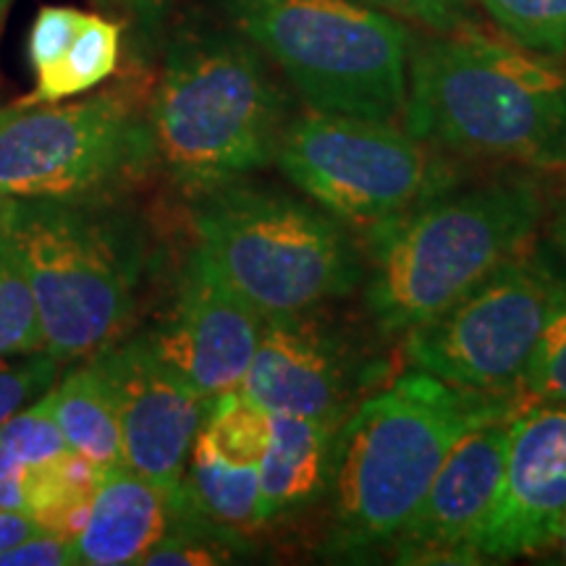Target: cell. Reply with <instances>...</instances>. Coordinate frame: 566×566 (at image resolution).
<instances>
[{"instance_id":"cell-9","label":"cell","mask_w":566,"mask_h":566,"mask_svg":"<svg viewBox=\"0 0 566 566\" xmlns=\"http://www.w3.org/2000/svg\"><path fill=\"white\" fill-rule=\"evenodd\" d=\"M564 292L566 281L548 252L530 247L443 313L407 331L409 365L467 391L525 399L537 338Z\"/></svg>"},{"instance_id":"cell-33","label":"cell","mask_w":566,"mask_h":566,"mask_svg":"<svg viewBox=\"0 0 566 566\" xmlns=\"http://www.w3.org/2000/svg\"><path fill=\"white\" fill-rule=\"evenodd\" d=\"M126 11L132 13L134 24L145 40L158 38L163 21H166L171 0H124Z\"/></svg>"},{"instance_id":"cell-19","label":"cell","mask_w":566,"mask_h":566,"mask_svg":"<svg viewBox=\"0 0 566 566\" xmlns=\"http://www.w3.org/2000/svg\"><path fill=\"white\" fill-rule=\"evenodd\" d=\"M181 491L189 506L208 525L221 530L233 541L244 543L247 535L263 527L258 467L223 462L221 457L195 441L181 478Z\"/></svg>"},{"instance_id":"cell-7","label":"cell","mask_w":566,"mask_h":566,"mask_svg":"<svg viewBox=\"0 0 566 566\" xmlns=\"http://www.w3.org/2000/svg\"><path fill=\"white\" fill-rule=\"evenodd\" d=\"M192 200L197 247L263 315L325 307L363 283V250L315 202L247 179Z\"/></svg>"},{"instance_id":"cell-12","label":"cell","mask_w":566,"mask_h":566,"mask_svg":"<svg viewBox=\"0 0 566 566\" xmlns=\"http://www.w3.org/2000/svg\"><path fill=\"white\" fill-rule=\"evenodd\" d=\"M566 516V407L530 405L509 422L499 495L472 541V564L533 556Z\"/></svg>"},{"instance_id":"cell-21","label":"cell","mask_w":566,"mask_h":566,"mask_svg":"<svg viewBox=\"0 0 566 566\" xmlns=\"http://www.w3.org/2000/svg\"><path fill=\"white\" fill-rule=\"evenodd\" d=\"M118 51H122V27L111 19L87 13L82 30L76 32L63 59L51 71L38 76V87L19 103H59L63 97L97 87L116 69Z\"/></svg>"},{"instance_id":"cell-13","label":"cell","mask_w":566,"mask_h":566,"mask_svg":"<svg viewBox=\"0 0 566 566\" xmlns=\"http://www.w3.org/2000/svg\"><path fill=\"white\" fill-rule=\"evenodd\" d=\"M263 323L265 315L197 247L181 271L171 313L150 338L163 363L212 401L242 388Z\"/></svg>"},{"instance_id":"cell-22","label":"cell","mask_w":566,"mask_h":566,"mask_svg":"<svg viewBox=\"0 0 566 566\" xmlns=\"http://www.w3.org/2000/svg\"><path fill=\"white\" fill-rule=\"evenodd\" d=\"M195 441L223 462L260 467L271 441V412L247 394L229 391L212 399Z\"/></svg>"},{"instance_id":"cell-30","label":"cell","mask_w":566,"mask_h":566,"mask_svg":"<svg viewBox=\"0 0 566 566\" xmlns=\"http://www.w3.org/2000/svg\"><path fill=\"white\" fill-rule=\"evenodd\" d=\"M76 548L71 537L59 533H38L0 554V566H74Z\"/></svg>"},{"instance_id":"cell-36","label":"cell","mask_w":566,"mask_h":566,"mask_svg":"<svg viewBox=\"0 0 566 566\" xmlns=\"http://www.w3.org/2000/svg\"><path fill=\"white\" fill-rule=\"evenodd\" d=\"M11 3H13V0H0V24H3V19H6V13H9Z\"/></svg>"},{"instance_id":"cell-1","label":"cell","mask_w":566,"mask_h":566,"mask_svg":"<svg viewBox=\"0 0 566 566\" xmlns=\"http://www.w3.org/2000/svg\"><path fill=\"white\" fill-rule=\"evenodd\" d=\"M525 407L522 396L475 394L412 370L352 409L336 436L321 554L365 562L391 548L459 438Z\"/></svg>"},{"instance_id":"cell-4","label":"cell","mask_w":566,"mask_h":566,"mask_svg":"<svg viewBox=\"0 0 566 566\" xmlns=\"http://www.w3.org/2000/svg\"><path fill=\"white\" fill-rule=\"evenodd\" d=\"M546 216L525 174L459 187L375 226L365 244V304L384 336H405L535 247Z\"/></svg>"},{"instance_id":"cell-32","label":"cell","mask_w":566,"mask_h":566,"mask_svg":"<svg viewBox=\"0 0 566 566\" xmlns=\"http://www.w3.org/2000/svg\"><path fill=\"white\" fill-rule=\"evenodd\" d=\"M45 533L30 512H19V509H0V554L27 541V537Z\"/></svg>"},{"instance_id":"cell-24","label":"cell","mask_w":566,"mask_h":566,"mask_svg":"<svg viewBox=\"0 0 566 566\" xmlns=\"http://www.w3.org/2000/svg\"><path fill=\"white\" fill-rule=\"evenodd\" d=\"M45 349L38 304H34L24 265L9 233L0 226V357Z\"/></svg>"},{"instance_id":"cell-15","label":"cell","mask_w":566,"mask_h":566,"mask_svg":"<svg viewBox=\"0 0 566 566\" xmlns=\"http://www.w3.org/2000/svg\"><path fill=\"white\" fill-rule=\"evenodd\" d=\"M509 422L478 424L459 438L388 548L396 562L472 564V541L499 495Z\"/></svg>"},{"instance_id":"cell-8","label":"cell","mask_w":566,"mask_h":566,"mask_svg":"<svg viewBox=\"0 0 566 566\" xmlns=\"http://www.w3.org/2000/svg\"><path fill=\"white\" fill-rule=\"evenodd\" d=\"M275 163L317 208L367 231L464 184L459 163L386 118L292 116Z\"/></svg>"},{"instance_id":"cell-25","label":"cell","mask_w":566,"mask_h":566,"mask_svg":"<svg viewBox=\"0 0 566 566\" xmlns=\"http://www.w3.org/2000/svg\"><path fill=\"white\" fill-rule=\"evenodd\" d=\"M527 405L566 407V292L551 310L525 378Z\"/></svg>"},{"instance_id":"cell-27","label":"cell","mask_w":566,"mask_h":566,"mask_svg":"<svg viewBox=\"0 0 566 566\" xmlns=\"http://www.w3.org/2000/svg\"><path fill=\"white\" fill-rule=\"evenodd\" d=\"M55 375H59V359L48 352H34L32 357L19 363L0 359V424L17 415L27 401L45 394V388L53 386Z\"/></svg>"},{"instance_id":"cell-20","label":"cell","mask_w":566,"mask_h":566,"mask_svg":"<svg viewBox=\"0 0 566 566\" xmlns=\"http://www.w3.org/2000/svg\"><path fill=\"white\" fill-rule=\"evenodd\" d=\"M103 467L92 459L66 451L51 462L27 470V512L48 533L76 541L87 525L92 495L103 478Z\"/></svg>"},{"instance_id":"cell-10","label":"cell","mask_w":566,"mask_h":566,"mask_svg":"<svg viewBox=\"0 0 566 566\" xmlns=\"http://www.w3.org/2000/svg\"><path fill=\"white\" fill-rule=\"evenodd\" d=\"M153 158L147 118L122 92L0 108V197L108 200Z\"/></svg>"},{"instance_id":"cell-29","label":"cell","mask_w":566,"mask_h":566,"mask_svg":"<svg viewBox=\"0 0 566 566\" xmlns=\"http://www.w3.org/2000/svg\"><path fill=\"white\" fill-rule=\"evenodd\" d=\"M373 9L391 13L407 24L424 27L428 32H451L472 27V0H363Z\"/></svg>"},{"instance_id":"cell-23","label":"cell","mask_w":566,"mask_h":566,"mask_svg":"<svg viewBox=\"0 0 566 566\" xmlns=\"http://www.w3.org/2000/svg\"><path fill=\"white\" fill-rule=\"evenodd\" d=\"M522 51L566 59V0H472Z\"/></svg>"},{"instance_id":"cell-3","label":"cell","mask_w":566,"mask_h":566,"mask_svg":"<svg viewBox=\"0 0 566 566\" xmlns=\"http://www.w3.org/2000/svg\"><path fill=\"white\" fill-rule=\"evenodd\" d=\"M292 97L271 61L231 27H184L166 45L150 116L153 158L200 197L275 160Z\"/></svg>"},{"instance_id":"cell-18","label":"cell","mask_w":566,"mask_h":566,"mask_svg":"<svg viewBox=\"0 0 566 566\" xmlns=\"http://www.w3.org/2000/svg\"><path fill=\"white\" fill-rule=\"evenodd\" d=\"M45 399L71 451L92 459L103 470L124 464L116 399L95 357L71 370Z\"/></svg>"},{"instance_id":"cell-14","label":"cell","mask_w":566,"mask_h":566,"mask_svg":"<svg viewBox=\"0 0 566 566\" xmlns=\"http://www.w3.org/2000/svg\"><path fill=\"white\" fill-rule=\"evenodd\" d=\"M357 352L323 307L265 315L263 334L239 391L268 412L349 415L359 386Z\"/></svg>"},{"instance_id":"cell-2","label":"cell","mask_w":566,"mask_h":566,"mask_svg":"<svg viewBox=\"0 0 566 566\" xmlns=\"http://www.w3.org/2000/svg\"><path fill=\"white\" fill-rule=\"evenodd\" d=\"M401 116L443 153L566 174V76L475 27L415 38Z\"/></svg>"},{"instance_id":"cell-17","label":"cell","mask_w":566,"mask_h":566,"mask_svg":"<svg viewBox=\"0 0 566 566\" xmlns=\"http://www.w3.org/2000/svg\"><path fill=\"white\" fill-rule=\"evenodd\" d=\"M342 422L271 412V441L258 467L263 525L307 512L325 499Z\"/></svg>"},{"instance_id":"cell-31","label":"cell","mask_w":566,"mask_h":566,"mask_svg":"<svg viewBox=\"0 0 566 566\" xmlns=\"http://www.w3.org/2000/svg\"><path fill=\"white\" fill-rule=\"evenodd\" d=\"M27 470L0 446V509H19L27 512Z\"/></svg>"},{"instance_id":"cell-5","label":"cell","mask_w":566,"mask_h":566,"mask_svg":"<svg viewBox=\"0 0 566 566\" xmlns=\"http://www.w3.org/2000/svg\"><path fill=\"white\" fill-rule=\"evenodd\" d=\"M0 226L30 281L45 352L59 363L122 342L145 268V242L103 200L0 197Z\"/></svg>"},{"instance_id":"cell-26","label":"cell","mask_w":566,"mask_h":566,"mask_svg":"<svg viewBox=\"0 0 566 566\" xmlns=\"http://www.w3.org/2000/svg\"><path fill=\"white\" fill-rule=\"evenodd\" d=\"M45 394L27 412L11 415L0 424V446L24 467L51 462V459L71 451L51 407H48Z\"/></svg>"},{"instance_id":"cell-11","label":"cell","mask_w":566,"mask_h":566,"mask_svg":"<svg viewBox=\"0 0 566 566\" xmlns=\"http://www.w3.org/2000/svg\"><path fill=\"white\" fill-rule=\"evenodd\" d=\"M116 399L124 464L163 488H176L212 401L202 399L171 365L150 334L92 354Z\"/></svg>"},{"instance_id":"cell-6","label":"cell","mask_w":566,"mask_h":566,"mask_svg":"<svg viewBox=\"0 0 566 566\" xmlns=\"http://www.w3.org/2000/svg\"><path fill=\"white\" fill-rule=\"evenodd\" d=\"M292 84L307 111L396 122L405 113L407 21L363 0H205Z\"/></svg>"},{"instance_id":"cell-28","label":"cell","mask_w":566,"mask_h":566,"mask_svg":"<svg viewBox=\"0 0 566 566\" xmlns=\"http://www.w3.org/2000/svg\"><path fill=\"white\" fill-rule=\"evenodd\" d=\"M87 13L66 9V6H45L40 9L30 30V61L34 74L42 76L63 59L76 32L82 30Z\"/></svg>"},{"instance_id":"cell-16","label":"cell","mask_w":566,"mask_h":566,"mask_svg":"<svg viewBox=\"0 0 566 566\" xmlns=\"http://www.w3.org/2000/svg\"><path fill=\"white\" fill-rule=\"evenodd\" d=\"M179 485L163 488L126 464L105 470L92 495L87 525L74 541L76 562L84 566L142 564L174 525Z\"/></svg>"},{"instance_id":"cell-35","label":"cell","mask_w":566,"mask_h":566,"mask_svg":"<svg viewBox=\"0 0 566 566\" xmlns=\"http://www.w3.org/2000/svg\"><path fill=\"white\" fill-rule=\"evenodd\" d=\"M554 548L558 551V562L566 564V516H564V522H562V530H558V535H556Z\"/></svg>"},{"instance_id":"cell-34","label":"cell","mask_w":566,"mask_h":566,"mask_svg":"<svg viewBox=\"0 0 566 566\" xmlns=\"http://www.w3.org/2000/svg\"><path fill=\"white\" fill-rule=\"evenodd\" d=\"M551 237H554V247L566 268V197L562 200V205H558V210L554 216V229H551Z\"/></svg>"}]
</instances>
